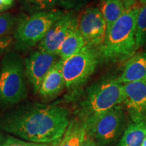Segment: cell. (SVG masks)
Masks as SVG:
<instances>
[{
    "mask_svg": "<svg viewBox=\"0 0 146 146\" xmlns=\"http://www.w3.org/2000/svg\"><path fill=\"white\" fill-rule=\"evenodd\" d=\"M57 57V55L38 50L31 53L25 60L27 78L35 94L38 93L43 78L59 60Z\"/></svg>",
    "mask_w": 146,
    "mask_h": 146,
    "instance_id": "obj_10",
    "label": "cell"
},
{
    "mask_svg": "<svg viewBox=\"0 0 146 146\" xmlns=\"http://www.w3.org/2000/svg\"><path fill=\"white\" fill-rule=\"evenodd\" d=\"M142 5H146V0H139Z\"/></svg>",
    "mask_w": 146,
    "mask_h": 146,
    "instance_id": "obj_28",
    "label": "cell"
},
{
    "mask_svg": "<svg viewBox=\"0 0 146 146\" xmlns=\"http://www.w3.org/2000/svg\"><path fill=\"white\" fill-rule=\"evenodd\" d=\"M14 42V36L6 35L0 36V57L6 54L9 48Z\"/></svg>",
    "mask_w": 146,
    "mask_h": 146,
    "instance_id": "obj_23",
    "label": "cell"
},
{
    "mask_svg": "<svg viewBox=\"0 0 146 146\" xmlns=\"http://www.w3.org/2000/svg\"><path fill=\"white\" fill-rule=\"evenodd\" d=\"M146 137V119L128 125L118 146H141Z\"/></svg>",
    "mask_w": 146,
    "mask_h": 146,
    "instance_id": "obj_14",
    "label": "cell"
},
{
    "mask_svg": "<svg viewBox=\"0 0 146 146\" xmlns=\"http://www.w3.org/2000/svg\"><path fill=\"white\" fill-rule=\"evenodd\" d=\"M67 108L35 103L21 106L0 118V130L35 143L58 145L70 123Z\"/></svg>",
    "mask_w": 146,
    "mask_h": 146,
    "instance_id": "obj_1",
    "label": "cell"
},
{
    "mask_svg": "<svg viewBox=\"0 0 146 146\" xmlns=\"http://www.w3.org/2000/svg\"><path fill=\"white\" fill-rule=\"evenodd\" d=\"M141 146H146V137L145 138V139H144V141L143 142V143H142Z\"/></svg>",
    "mask_w": 146,
    "mask_h": 146,
    "instance_id": "obj_29",
    "label": "cell"
},
{
    "mask_svg": "<svg viewBox=\"0 0 146 146\" xmlns=\"http://www.w3.org/2000/svg\"><path fill=\"white\" fill-rule=\"evenodd\" d=\"M124 102L123 84L110 77L93 83L76 111L81 120L103 114Z\"/></svg>",
    "mask_w": 146,
    "mask_h": 146,
    "instance_id": "obj_3",
    "label": "cell"
},
{
    "mask_svg": "<svg viewBox=\"0 0 146 146\" xmlns=\"http://www.w3.org/2000/svg\"><path fill=\"white\" fill-rule=\"evenodd\" d=\"M2 1L5 6L8 7V8H10L14 3V0H2Z\"/></svg>",
    "mask_w": 146,
    "mask_h": 146,
    "instance_id": "obj_26",
    "label": "cell"
},
{
    "mask_svg": "<svg viewBox=\"0 0 146 146\" xmlns=\"http://www.w3.org/2000/svg\"><path fill=\"white\" fill-rule=\"evenodd\" d=\"M63 60L59 59L43 78L38 91L43 98H52L58 96L66 87L63 76Z\"/></svg>",
    "mask_w": 146,
    "mask_h": 146,
    "instance_id": "obj_12",
    "label": "cell"
},
{
    "mask_svg": "<svg viewBox=\"0 0 146 146\" xmlns=\"http://www.w3.org/2000/svg\"><path fill=\"white\" fill-rule=\"evenodd\" d=\"M85 0H57V5L68 11H75L83 8Z\"/></svg>",
    "mask_w": 146,
    "mask_h": 146,
    "instance_id": "obj_22",
    "label": "cell"
},
{
    "mask_svg": "<svg viewBox=\"0 0 146 146\" xmlns=\"http://www.w3.org/2000/svg\"><path fill=\"white\" fill-rule=\"evenodd\" d=\"M8 8L4 5V3H3L2 0H0V12L5 11L6 10H8Z\"/></svg>",
    "mask_w": 146,
    "mask_h": 146,
    "instance_id": "obj_27",
    "label": "cell"
},
{
    "mask_svg": "<svg viewBox=\"0 0 146 146\" xmlns=\"http://www.w3.org/2000/svg\"><path fill=\"white\" fill-rule=\"evenodd\" d=\"M0 146H51L46 144L35 143L21 140L10 135H3L0 133Z\"/></svg>",
    "mask_w": 146,
    "mask_h": 146,
    "instance_id": "obj_20",
    "label": "cell"
},
{
    "mask_svg": "<svg viewBox=\"0 0 146 146\" xmlns=\"http://www.w3.org/2000/svg\"><path fill=\"white\" fill-rule=\"evenodd\" d=\"M86 133L82 120L72 119L58 146H82Z\"/></svg>",
    "mask_w": 146,
    "mask_h": 146,
    "instance_id": "obj_16",
    "label": "cell"
},
{
    "mask_svg": "<svg viewBox=\"0 0 146 146\" xmlns=\"http://www.w3.org/2000/svg\"><path fill=\"white\" fill-rule=\"evenodd\" d=\"M99 60L98 50L88 45L64 60L63 76L66 89L74 91L81 88L94 74Z\"/></svg>",
    "mask_w": 146,
    "mask_h": 146,
    "instance_id": "obj_7",
    "label": "cell"
},
{
    "mask_svg": "<svg viewBox=\"0 0 146 146\" xmlns=\"http://www.w3.org/2000/svg\"><path fill=\"white\" fill-rule=\"evenodd\" d=\"M86 43L78 29L73 31L60 45L57 55L60 59L66 60L80 52Z\"/></svg>",
    "mask_w": 146,
    "mask_h": 146,
    "instance_id": "obj_15",
    "label": "cell"
},
{
    "mask_svg": "<svg viewBox=\"0 0 146 146\" xmlns=\"http://www.w3.org/2000/svg\"><path fill=\"white\" fill-rule=\"evenodd\" d=\"M82 146H100L97 142L95 141L93 138H91L90 136L87 134L85 135V138L83 139V144Z\"/></svg>",
    "mask_w": 146,
    "mask_h": 146,
    "instance_id": "obj_24",
    "label": "cell"
},
{
    "mask_svg": "<svg viewBox=\"0 0 146 146\" xmlns=\"http://www.w3.org/2000/svg\"><path fill=\"white\" fill-rule=\"evenodd\" d=\"M64 12L54 9L23 16L18 20L14 36L16 50H27L39 44Z\"/></svg>",
    "mask_w": 146,
    "mask_h": 146,
    "instance_id": "obj_5",
    "label": "cell"
},
{
    "mask_svg": "<svg viewBox=\"0 0 146 146\" xmlns=\"http://www.w3.org/2000/svg\"><path fill=\"white\" fill-rule=\"evenodd\" d=\"M87 134L100 145L114 143L123 133L125 114L123 107L118 105L107 112L82 120Z\"/></svg>",
    "mask_w": 146,
    "mask_h": 146,
    "instance_id": "obj_6",
    "label": "cell"
},
{
    "mask_svg": "<svg viewBox=\"0 0 146 146\" xmlns=\"http://www.w3.org/2000/svg\"><path fill=\"white\" fill-rule=\"evenodd\" d=\"M78 29L86 45L99 47L104 41L107 25L100 8L89 7L78 18Z\"/></svg>",
    "mask_w": 146,
    "mask_h": 146,
    "instance_id": "obj_8",
    "label": "cell"
},
{
    "mask_svg": "<svg viewBox=\"0 0 146 146\" xmlns=\"http://www.w3.org/2000/svg\"><path fill=\"white\" fill-rule=\"evenodd\" d=\"M117 79L122 84L146 82V52L139 53L129 58Z\"/></svg>",
    "mask_w": 146,
    "mask_h": 146,
    "instance_id": "obj_13",
    "label": "cell"
},
{
    "mask_svg": "<svg viewBox=\"0 0 146 146\" xmlns=\"http://www.w3.org/2000/svg\"><path fill=\"white\" fill-rule=\"evenodd\" d=\"M23 8L31 14L54 10L57 0H20Z\"/></svg>",
    "mask_w": 146,
    "mask_h": 146,
    "instance_id": "obj_18",
    "label": "cell"
},
{
    "mask_svg": "<svg viewBox=\"0 0 146 146\" xmlns=\"http://www.w3.org/2000/svg\"><path fill=\"white\" fill-rule=\"evenodd\" d=\"M124 102L133 122L146 119V82L123 84Z\"/></svg>",
    "mask_w": 146,
    "mask_h": 146,
    "instance_id": "obj_11",
    "label": "cell"
},
{
    "mask_svg": "<svg viewBox=\"0 0 146 146\" xmlns=\"http://www.w3.org/2000/svg\"><path fill=\"white\" fill-rule=\"evenodd\" d=\"M25 64L20 55L8 51L0 67V106H12L23 101L28 95Z\"/></svg>",
    "mask_w": 146,
    "mask_h": 146,
    "instance_id": "obj_4",
    "label": "cell"
},
{
    "mask_svg": "<svg viewBox=\"0 0 146 146\" xmlns=\"http://www.w3.org/2000/svg\"><path fill=\"white\" fill-rule=\"evenodd\" d=\"M76 29H78V18L74 12H64L63 15L52 25L45 37L38 44V50L57 55L62 42L70 33Z\"/></svg>",
    "mask_w": 146,
    "mask_h": 146,
    "instance_id": "obj_9",
    "label": "cell"
},
{
    "mask_svg": "<svg viewBox=\"0 0 146 146\" xmlns=\"http://www.w3.org/2000/svg\"><path fill=\"white\" fill-rule=\"evenodd\" d=\"M137 50L146 43V5L139 8L136 23Z\"/></svg>",
    "mask_w": 146,
    "mask_h": 146,
    "instance_id": "obj_19",
    "label": "cell"
},
{
    "mask_svg": "<svg viewBox=\"0 0 146 146\" xmlns=\"http://www.w3.org/2000/svg\"><path fill=\"white\" fill-rule=\"evenodd\" d=\"M16 23L15 17L9 13L0 14V36L8 35Z\"/></svg>",
    "mask_w": 146,
    "mask_h": 146,
    "instance_id": "obj_21",
    "label": "cell"
},
{
    "mask_svg": "<svg viewBox=\"0 0 146 146\" xmlns=\"http://www.w3.org/2000/svg\"><path fill=\"white\" fill-rule=\"evenodd\" d=\"M121 1H123L126 10H128V9L131 8L133 6H135L137 0H121Z\"/></svg>",
    "mask_w": 146,
    "mask_h": 146,
    "instance_id": "obj_25",
    "label": "cell"
},
{
    "mask_svg": "<svg viewBox=\"0 0 146 146\" xmlns=\"http://www.w3.org/2000/svg\"><path fill=\"white\" fill-rule=\"evenodd\" d=\"M139 8L133 6L106 31L104 41L98 48L100 59L109 63L120 62L134 56L137 50L136 23Z\"/></svg>",
    "mask_w": 146,
    "mask_h": 146,
    "instance_id": "obj_2",
    "label": "cell"
},
{
    "mask_svg": "<svg viewBox=\"0 0 146 146\" xmlns=\"http://www.w3.org/2000/svg\"><path fill=\"white\" fill-rule=\"evenodd\" d=\"M100 10L106 23L108 31L123 15L126 9L121 0H100Z\"/></svg>",
    "mask_w": 146,
    "mask_h": 146,
    "instance_id": "obj_17",
    "label": "cell"
}]
</instances>
